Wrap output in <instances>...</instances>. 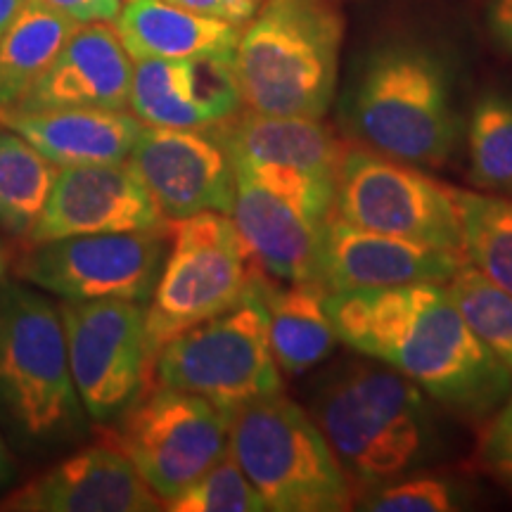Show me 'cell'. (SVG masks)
Returning <instances> with one entry per match:
<instances>
[{
	"label": "cell",
	"mask_w": 512,
	"mask_h": 512,
	"mask_svg": "<svg viewBox=\"0 0 512 512\" xmlns=\"http://www.w3.org/2000/svg\"><path fill=\"white\" fill-rule=\"evenodd\" d=\"M363 358L320 377L309 413L351 486L373 489L422 472L446 444L430 396L387 363Z\"/></svg>",
	"instance_id": "cell-2"
},
{
	"label": "cell",
	"mask_w": 512,
	"mask_h": 512,
	"mask_svg": "<svg viewBox=\"0 0 512 512\" xmlns=\"http://www.w3.org/2000/svg\"><path fill=\"white\" fill-rule=\"evenodd\" d=\"M325 294L318 283H266L271 351L287 375L306 373L335 349L337 332L325 309Z\"/></svg>",
	"instance_id": "cell-23"
},
{
	"label": "cell",
	"mask_w": 512,
	"mask_h": 512,
	"mask_svg": "<svg viewBox=\"0 0 512 512\" xmlns=\"http://www.w3.org/2000/svg\"><path fill=\"white\" fill-rule=\"evenodd\" d=\"M60 316L83 411L98 422L119 418L147 387L155 366L145 306L126 299H64Z\"/></svg>",
	"instance_id": "cell-11"
},
{
	"label": "cell",
	"mask_w": 512,
	"mask_h": 512,
	"mask_svg": "<svg viewBox=\"0 0 512 512\" xmlns=\"http://www.w3.org/2000/svg\"><path fill=\"white\" fill-rule=\"evenodd\" d=\"M230 456L273 512H342L354 491L311 413L275 392L230 413Z\"/></svg>",
	"instance_id": "cell-5"
},
{
	"label": "cell",
	"mask_w": 512,
	"mask_h": 512,
	"mask_svg": "<svg viewBox=\"0 0 512 512\" xmlns=\"http://www.w3.org/2000/svg\"><path fill=\"white\" fill-rule=\"evenodd\" d=\"M169 223L136 233L72 235L24 247L15 273L69 302L126 299L145 304L166 259Z\"/></svg>",
	"instance_id": "cell-12"
},
{
	"label": "cell",
	"mask_w": 512,
	"mask_h": 512,
	"mask_svg": "<svg viewBox=\"0 0 512 512\" xmlns=\"http://www.w3.org/2000/svg\"><path fill=\"white\" fill-rule=\"evenodd\" d=\"M230 219L252 261L268 278L320 285V254L328 221L311 219L240 169H235Z\"/></svg>",
	"instance_id": "cell-19"
},
{
	"label": "cell",
	"mask_w": 512,
	"mask_h": 512,
	"mask_svg": "<svg viewBox=\"0 0 512 512\" xmlns=\"http://www.w3.org/2000/svg\"><path fill=\"white\" fill-rule=\"evenodd\" d=\"M332 211L354 226L463 254L456 188L370 147L344 152Z\"/></svg>",
	"instance_id": "cell-10"
},
{
	"label": "cell",
	"mask_w": 512,
	"mask_h": 512,
	"mask_svg": "<svg viewBox=\"0 0 512 512\" xmlns=\"http://www.w3.org/2000/svg\"><path fill=\"white\" fill-rule=\"evenodd\" d=\"M342 17L325 0H264L235 48L247 110L320 119L337 91Z\"/></svg>",
	"instance_id": "cell-4"
},
{
	"label": "cell",
	"mask_w": 512,
	"mask_h": 512,
	"mask_svg": "<svg viewBox=\"0 0 512 512\" xmlns=\"http://www.w3.org/2000/svg\"><path fill=\"white\" fill-rule=\"evenodd\" d=\"M344 124L380 155L413 166L444 164L463 133L451 67L425 43H380L349 83Z\"/></svg>",
	"instance_id": "cell-3"
},
{
	"label": "cell",
	"mask_w": 512,
	"mask_h": 512,
	"mask_svg": "<svg viewBox=\"0 0 512 512\" xmlns=\"http://www.w3.org/2000/svg\"><path fill=\"white\" fill-rule=\"evenodd\" d=\"M133 62L107 22H86L10 112L126 110Z\"/></svg>",
	"instance_id": "cell-17"
},
{
	"label": "cell",
	"mask_w": 512,
	"mask_h": 512,
	"mask_svg": "<svg viewBox=\"0 0 512 512\" xmlns=\"http://www.w3.org/2000/svg\"><path fill=\"white\" fill-rule=\"evenodd\" d=\"M46 3L81 24L114 22L121 10V0H46Z\"/></svg>",
	"instance_id": "cell-33"
},
{
	"label": "cell",
	"mask_w": 512,
	"mask_h": 512,
	"mask_svg": "<svg viewBox=\"0 0 512 512\" xmlns=\"http://www.w3.org/2000/svg\"><path fill=\"white\" fill-rule=\"evenodd\" d=\"M126 162L166 221L202 211H233L235 164L216 126H145Z\"/></svg>",
	"instance_id": "cell-13"
},
{
	"label": "cell",
	"mask_w": 512,
	"mask_h": 512,
	"mask_svg": "<svg viewBox=\"0 0 512 512\" xmlns=\"http://www.w3.org/2000/svg\"><path fill=\"white\" fill-rule=\"evenodd\" d=\"M339 342L387 363L448 411L486 418L512 392V373L484 347L446 283L325 294Z\"/></svg>",
	"instance_id": "cell-1"
},
{
	"label": "cell",
	"mask_w": 512,
	"mask_h": 512,
	"mask_svg": "<svg viewBox=\"0 0 512 512\" xmlns=\"http://www.w3.org/2000/svg\"><path fill=\"white\" fill-rule=\"evenodd\" d=\"M169 242L145 309L155 356L169 339L238 304L261 271L230 214L221 211L169 221Z\"/></svg>",
	"instance_id": "cell-8"
},
{
	"label": "cell",
	"mask_w": 512,
	"mask_h": 512,
	"mask_svg": "<svg viewBox=\"0 0 512 512\" xmlns=\"http://www.w3.org/2000/svg\"><path fill=\"white\" fill-rule=\"evenodd\" d=\"M164 508L171 512H261L266 503L228 453Z\"/></svg>",
	"instance_id": "cell-30"
},
{
	"label": "cell",
	"mask_w": 512,
	"mask_h": 512,
	"mask_svg": "<svg viewBox=\"0 0 512 512\" xmlns=\"http://www.w3.org/2000/svg\"><path fill=\"white\" fill-rule=\"evenodd\" d=\"M166 223L128 162L60 166L46 209L24 247L72 235L157 230Z\"/></svg>",
	"instance_id": "cell-14"
},
{
	"label": "cell",
	"mask_w": 512,
	"mask_h": 512,
	"mask_svg": "<svg viewBox=\"0 0 512 512\" xmlns=\"http://www.w3.org/2000/svg\"><path fill=\"white\" fill-rule=\"evenodd\" d=\"M15 477V460H12L8 446H5L3 437H0V489H5Z\"/></svg>",
	"instance_id": "cell-35"
},
{
	"label": "cell",
	"mask_w": 512,
	"mask_h": 512,
	"mask_svg": "<svg viewBox=\"0 0 512 512\" xmlns=\"http://www.w3.org/2000/svg\"><path fill=\"white\" fill-rule=\"evenodd\" d=\"M0 124L57 166L126 162L145 128L126 110L0 112Z\"/></svg>",
	"instance_id": "cell-20"
},
{
	"label": "cell",
	"mask_w": 512,
	"mask_h": 512,
	"mask_svg": "<svg viewBox=\"0 0 512 512\" xmlns=\"http://www.w3.org/2000/svg\"><path fill=\"white\" fill-rule=\"evenodd\" d=\"M465 131L470 183L491 195L512 197V95H479Z\"/></svg>",
	"instance_id": "cell-26"
},
{
	"label": "cell",
	"mask_w": 512,
	"mask_h": 512,
	"mask_svg": "<svg viewBox=\"0 0 512 512\" xmlns=\"http://www.w3.org/2000/svg\"><path fill=\"white\" fill-rule=\"evenodd\" d=\"M166 3H174L178 8L197 12V15L226 19V22L242 27L259 12L264 0H166Z\"/></svg>",
	"instance_id": "cell-32"
},
{
	"label": "cell",
	"mask_w": 512,
	"mask_h": 512,
	"mask_svg": "<svg viewBox=\"0 0 512 512\" xmlns=\"http://www.w3.org/2000/svg\"><path fill=\"white\" fill-rule=\"evenodd\" d=\"M0 399L31 439H53L81 418L60 309L22 285L0 294Z\"/></svg>",
	"instance_id": "cell-7"
},
{
	"label": "cell",
	"mask_w": 512,
	"mask_h": 512,
	"mask_svg": "<svg viewBox=\"0 0 512 512\" xmlns=\"http://www.w3.org/2000/svg\"><path fill=\"white\" fill-rule=\"evenodd\" d=\"M479 463L491 477L512 489V392L486 427L479 444Z\"/></svg>",
	"instance_id": "cell-31"
},
{
	"label": "cell",
	"mask_w": 512,
	"mask_h": 512,
	"mask_svg": "<svg viewBox=\"0 0 512 512\" xmlns=\"http://www.w3.org/2000/svg\"><path fill=\"white\" fill-rule=\"evenodd\" d=\"M114 31L133 62L228 55L235 53L242 34L240 24L197 15L166 0H126Z\"/></svg>",
	"instance_id": "cell-22"
},
{
	"label": "cell",
	"mask_w": 512,
	"mask_h": 512,
	"mask_svg": "<svg viewBox=\"0 0 512 512\" xmlns=\"http://www.w3.org/2000/svg\"><path fill=\"white\" fill-rule=\"evenodd\" d=\"M484 24L496 48L512 60V0H484Z\"/></svg>",
	"instance_id": "cell-34"
},
{
	"label": "cell",
	"mask_w": 512,
	"mask_h": 512,
	"mask_svg": "<svg viewBox=\"0 0 512 512\" xmlns=\"http://www.w3.org/2000/svg\"><path fill=\"white\" fill-rule=\"evenodd\" d=\"M470 501V491L458 479L413 472L366 489L356 508L370 512H453L470 508Z\"/></svg>",
	"instance_id": "cell-29"
},
{
	"label": "cell",
	"mask_w": 512,
	"mask_h": 512,
	"mask_svg": "<svg viewBox=\"0 0 512 512\" xmlns=\"http://www.w3.org/2000/svg\"><path fill=\"white\" fill-rule=\"evenodd\" d=\"M456 200L465 259L512 294V197L456 190Z\"/></svg>",
	"instance_id": "cell-27"
},
{
	"label": "cell",
	"mask_w": 512,
	"mask_h": 512,
	"mask_svg": "<svg viewBox=\"0 0 512 512\" xmlns=\"http://www.w3.org/2000/svg\"><path fill=\"white\" fill-rule=\"evenodd\" d=\"M242 107L235 53L133 64L131 110L145 126L207 128Z\"/></svg>",
	"instance_id": "cell-16"
},
{
	"label": "cell",
	"mask_w": 512,
	"mask_h": 512,
	"mask_svg": "<svg viewBox=\"0 0 512 512\" xmlns=\"http://www.w3.org/2000/svg\"><path fill=\"white\" fill-rule=\"evenodd\" d=\"M266 283L259 271L238 304L169 339L152 366L159 387L197 394L226 413L283 392L268 337Z\"/></svg>",
	"instance_id": "cell-6"
},
{
	"label": "cell",
	"mask_w": 512,
	"mask_h": 512,
	"mask_svg": "<svg viewBox=\"0 0 512 512\" xmlns=\"http://www.w3.org/2000/svg\"><path fill=\"white\" fill-rule=\"evenodd\" d=\"M463 261L465 254L460 252L394 238L330 216L320 254V285L328 294H337L448 283Z\"/></svg>",
	"instance_id": "cell-15"
},
{
	"label": "cell",
	"mask_w": 512,
	"mask_h": 512,
	"mask_svg": "<svg viewBox=\"0 0 512 512\" xmlns=\"http://www.w3.org/2000/svg\"><path fill=\"white\" fill-rule=\"evenodd\" d=\"M8 261H10V256H8V249H5L3 240H0V278H3L5 271H8Z\"/></svg>",
	"instance_id": "cell-37"
},
{
	"label": "cell",
	"mask_w": 512,
	"mask_h": 512,
	"mask_svg": "<svg viewBox=\"0 0 512 512\" xmlns=\"http://www.w3.org/2000/svg\"><path fill=\"white\" fill-rule=\"evenodd\" d=\"M214 126L235 164L290 166L306 174L337 178L344 157L335 133L320 119L240 110Z\"/></svg>",
	"instance_id": "cell-21"
},
{
	"label": "cell",
	"mask_w": 512,
	"mask_h": 512,
	"mask_svg": "<svg viewBox=\"0 0 512 512\" xmlns=\"http://www.w3.org/2000/svg\"><path fill=\"white\" fill-rule=\"evenodd\" d=\"M24 3H27V0H0V36H3V31L10 27L12 19L19 15Z\"/></svg>",
	"instance_id": "cell-36"
},
{
	"label": "cell",
	"mask_w": 512,
	"mask_h": 512,
	"mask_svg": "<svg viewBox=\"0 0 512 512\" xmlns=\"http://www.w3.org/2000/svg\"><path fill=\"white\" fill-rule=\"evenodd\" d=\"M162 501L112 444L91 446L0 503L17 512H155Z\"/></svg>",
	"instance_id": "cell-18"
},
{
	"label": "cell",
	"mask_w": 512,
	"mask_h": 512,
	"mask_svg": "<svg viewBox=\"0 0 512 512\" xmlns=\"http://www.w3.org/2000/svg\"><path fill=\"white\" fill-rule=\"evenodd\" d=\"M446 287L456 299L467 325L512 373V294L486 278L467 259L453 273Z\"/></svg>",
	"instance_id": "cell-28"
},
{
	"label": "cell",
	"mask_w": 512,
	"mask_h": 512,
	"mask_svg": "<svg viewBox=\"0 0 512 512\" xmlns=\"http://www.w3.org/2000/svg\"><path fill=\"white\" fill-rule=\"evenodd\" d=\"M162 503L174 501L230 453V413L197 394L147 387L107 432Z\"/></svg>",
	"instance_id": "cell-9"
},
{
	"label": "cell",
	"mask_w": 512,
	"mask_h": 512,
	"mask_svg": "<svg viewBox=\"0 0 512 512\" xmlns=\"http://www.w3.org/2000/svg\"><path fill=\"white\" fill-rule=\"evenodd\" d=\"M79 24L46 0L24 3L0 36V112H10L24 98Z\"/></svg>",
	"instance_id": "cell-24"
},
{
	"label": "cell",
	"mask_w": 512,
	"mask_h": 512,
	"mask_svg": "<svg viewBox=\"0 0 512 512\" xmlns=\"http://www.w3.org/2000/svg\"><path fill=\"white\" fill-rule=\"evenodd\" d=\"M60 166L0 124V228L27 240L46 209Z\"/></svg>",
	"instance_id": "cell-25"
}]
</instances>
